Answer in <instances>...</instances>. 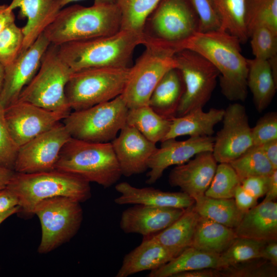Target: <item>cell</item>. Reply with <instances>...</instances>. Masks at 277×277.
Returning <instances> with one entry per match:
<instances>
[{"mask_svg": "<svg viewBox=\"0 0 277 277\" xmlns=\"http://www.w3.org/2000/svg\"><path fill=\"white\" fill-rule=\"evenodd\" d=\"M194 200V208L200 216L233 229L238 226L244 214L233 198L216 199L203 195Z\"/></svg>", "mask_w": 277, "mask_h": 277, "instance_id": "33", "label": "cell"}, {"mask_svg": "<svg viewBox=\"0 0 277 277\" xmlns=\"http://www.w3.org/2000/svg\"><path fill=\"white\" fill-rule=\"evenodd\" d=\"M237 237L234 229L200 216L191 246L220 254Z\"/></svg>", "mask_w": 277, "mask_h": 277, "instance_id": "31", "label": "cell"}, {"mask_svg": "<svg viewBox=\"0 0 277 277\" xmlns=\"http://www.w3.org/2000/svg\"><path fill=\"white\" fill-rule=\"evenodd\" d=\"M266 26L277 33V0H260L252 7L249 33L255 27Z\"/></svg>", "mask_w": 277, "mask_h": 277, "instance_id": "41", "label": "cell"}, {"mask_svg": "<svg viewBox=\"0 0 277 277\" xmlns=\"http://www.w3.org/2000/svg\"><path fill=\"white\" fill-rule=\"evenodd\" d=\"M9 7L13 10L19 8L20 15L27 19L22 28L24 39L21 52L36 41L63 8L59 0H12Z\"/></svg>", "mask_w": 277, "mask_h": 277, "instance_id": "21", "label": "cell"}, {"mask_svg": "<svg viewBox=\"0 0 277 277\" xmlns=\"http://www.w3.org/2000/svg\"><path fill=\"white\" fill-rule=\"evenodd\" d=\"M229 164L240 182L251 176H269L275 170L260 147L257 146H252Z\"/></svg>", "mask_w": 277, "mask_h": 277, "instance_id": "35", "label": "cell"}, {"mask_svg": "<svg viewBox=\"0 0 277 277\" xmlns=\"http://www.w3.org/2000/svg\"><path fill=\"white\" fill-rule=\"evenodd\" d=\"M176 256L152 236H145L138 246L125 255L115 276L127 277L140 272L155 270Z\"/></svg>", "mask_w": 277, "mask_h": 277, "instance_id": "23", "label": "cell"}, {"mask_svg": "<svg viewBox=\"0 0 277 277\" xmlns=\"http://www.w3.org/2000/svg\"><path fill=\"white\" fill-rule=\"evenodd\" d=\"M266 242L237 237L229 247L220 254V268L217 269L260 258L261 250Z\"/></svg>", "mask_w": 277, "mask_h": 277, "instance_id": "36", "label": "cell"}, {"mask_svg": "<svg viewBox=\"0 0 277 277\" xmlns=\"http://www.w3.org/2000/svg\"><path fill=\"white\" fill-rule=\"evenodd\" d=\"M222 121L212 152L217 163H230L253 146L251 128L245 107L238 103L224 109Z\"/></svg>", "mask_w": 277, "mask_h": 277, "instance_id": "14", "label": "cell"}, {"mask_svg": "<svg viewBox=\"0 0 277 277\" xmlns=\"http://www.w3.org/2000/svg\"><path fill=\"white\" fill-rule=\"evenodd\" d=\"M81 0H59L63 8L68 4ZM94 4H114V0H94Z\"/></svg>", "mask_w": 277, "mask_h": 277, "instance_id": "55", "label": "cell"}, {"mask_svg": "<svg viewBox=\"0 0 277 277\" xmlns=\"http://www.w3.org/2000/svg\"><path fill=\"white\" fill-rule=\"evenodd\" d=\"M217 166L212 151L199 153L193 159L172 169L169 183L171 186L180 187L183 192L195 199L205 194Z\"/></svg>", "mask_w": 277, "mask_h": 277, "instance_id": "19", "label": "cell"}, {"mask_svg": "<svg viewBox=\"0 0 277 277\" xmlns=\"http://www.w3.org/2000/svg\"><path fill=\"white\" fill-rule=\"evenodd\" d=\"M69 114L19 100L4 108L5 120L19 147L50 129Z\"/></svg>", "mask_w": 277, "mask_h": 277, "instance_id": "15", "label": "cell"}, {"mask_svg": "<svg viewBox=\"0 0 277 277\" xmlns=\"http://www.w3.org/2000/svg\"><path fill=\"white\" fill-rule=\"evenodd\" d=\"M263 202L275 201L277 198V169L270 175V181L267 191Z\"/></svg>", "mask_w": 277, "mask_h": 277, "instance_id": "52", "label": "cell"}, {"mask_svg": "<svg viewBox=\"0 0 277 277\" xmlns=\"http://www.w3.org/2000/svg\"><path fill=\"white\" fill-rule=\"evenodd\" d=\"M238 237L268 241L277 240V203L262 202L245 212L234 229Z\"/></svg>", "mask_w": 277, "mask_h": 277, "instance_id": "24", "label": "cell"}, {"mask_svg": "<svg viewBox=\"0 0 277 277\" xmlns=\"http://www.w3.org/2000/svg\"><path fill=\"white\" fill-rule=\"evenodd\" d=\"M233 199L238 208L244 213L258 204V199L246 191L241 184L235 189Z\"/></svg>", "mask_w": 277, "mask_h": 277, "instance_id": "46", "label": "cell"}, {"mask_svg": "<svg viewBox=\"0 0 277 277\" xmlns=\"http://www.w3.org/2000/svg\"><path fill=\"white\" fill-rule=\"evenodd\" d=\"M70 137L64 124L58 122L19 147L14 171L34 173L55 169L60 152Z\"/></svg>", "mask_w": 277, "mask_h": 277, "instance_id": "13", "label": "cell"}, {"mask_svg": "<svg viewBox=\"0 0 277 277\" xmlns=\"http://www.w3.org/2000/svg\"><path fill=\"white\" fill-rule=\"evenodd\" d=\"M260 1V0H253V3H254V4H256V3H258Z\"/></svg>", "mask_w": 277, "mask_h": 277, "instance_id": "57", "label": "cell"}, {"mask_svg": "<svg viewBox=\"0 0 277 277\" xmlns=\"http://www.w3.org/2000/svg\"><path fill=\"white\" fill-rule=\"evenodd\" d=\"M270 175L247 177L241 182V185L246 191L258 199L266 194L269 184Z\"/></svg>", "mask_w": 277, "mask_h": 277, "instance_id": "45", "label": "cell"}, {"mask_svg": "<svg viewBox=\"0 0 277 277\" xmlns=\"http://www.w3.org/2000/svg\"><path fill=\"white\" fill-rule=\"evenodd\" d=\"M145 50L130 70L121 96L129 109L148 105L150 96L163 75L177 66L174 55L151 46Z\"/></svg>", "mask_w": 277, "mask_h": 277, "instance_id": "12", "label": "cell"}, {"mask_svg": "<svg viewBox=\"0 0 277 277\" xmlns=\"http://www.w3.org/2000/svg\"><path fill=\"white\" fill-rule=\"evenodd\" d=\"M259 147L274 169H277V140L266 142Z\"/></svg>", "mask_w": 277, "mask_h": 277, "instance_id": "50", "label": "cell"}, {"mask_svg": "<svg viewBox=\"0 0 277 277\" xmlns=\"http://www.w3.org/2000/svg\"><path fill=\"white\" fill-rule=\"evenodd\" d=\"M5 78V67L0 63V94L3 89Z\"/></svg>", "mask_w": 277, "mask_h": 277, "instance_id": "56", "label": "cell"}, {"mask_svg": "<svg viewBox=\"0 0 277 277\" xmlns=\"http://www.w3.org/2000/svg\"><path fill=\"white\" fill-rule=\"evenodd\" d=\"M19 148L5 120L4 108L0 105V165L14 170Z\"/></svg>", "mask_w": 277, "mask_h": 277, "instance_id": "42", "label": "cell"}, {"mask_svg": "<svg viewBox=\"0 0 277 277\" xmlns=\"http://www.w3.org/2000/svg\"><path fill=\"white\" fill-rule=\"evenodd\" d=\"M240 180L229 163L217 165L213 179L205 195L216 199H232Z\"/></svg>", "mask_w": 277, "mask_h": 277, "instance_id": "37", "label": "cell"}, {"mask_svg": "<svg viewBox=\"0 0 277 277\" xmlns=\"http://www.w3.org/2000/svg\"><path fill=\"white\" fill-rule=\"evenodd\" d=\"M142 34L120 30L108 36L65 43L58 46L61 58L73 72L95 67H129Z\"/></svg>", "mask_w": 277, "mask_h": 277, "instance_id": "3", "label": "cell"}, {"mask_svg": "<svg viewBox=\"0 0 277 277\" xmlns=\"http://www.w3.org/2000/svg\"><path fill=\"white\" fill-rule=\"evenodd\" d=\"M13 10L8 5L0 4V33L10 24L15 22Z\"/></svg>", "mask_w": 277, "mask_h": 277, "instance_id": "51", "label": "cell"}, {"mask_svg": "<svg viewBox=\"0 0 277 277\" xmlns=\"http://www.w3.org/2000/svg\"><path fill=\"white\" fill-rule=\"evenodd\" d=\"M111 143L122 174L126 177L143 173L148 169V161L157 148L156 144L127 124Z\"/></svg>", "mask_w": 277, "mask_h": 277, "instance_id": "18", "label": "cell"}, {"mask_svg": "<svg viewBox=\"0 0 277 277\" xmlns=\"http://www.w3.org/2000/svg\"><path fill=\"white\" fill-rule=\"evenodd\" d=\"M199 31V18L190 0H161L145 23L142 45L174 55L177 46Z\"/></svg>", "mask_w": 277, "mask_h": 277, "instance_id": "6", "label": "cell"}, {"mask_svg": "<svg viewBox=\"0 0 277 277\" xmlns=\"http://www.w3.org/2000/svg\"><path fill=\"white\" fill-rule=\"evenodd\" d=\"M174 57L185 85L176 111L175 117H178L192 110L203 109L211 96L220 74L211 63L194 51L182 50Z\"/></svg>", "mask_w": 277, "mask_h": 277, "instance_id": "11", "label": "cell"}, {"mask_svg": "<svg viewBox=\"0 0 277 277\" xmlns=\"http://www.w3.org/2000/svg\"><path fill=\"white\" fill-rule=\"evenodd\" d=\"M276 267L261 258L219 269L221 277H276Z\"/></svg>", "mask_w": 277, "mask_h": 277, "instance_id": "38", "label": "cell"}, {"mask_svg": "<svg viewBox=\"0 0 277 277\" xmlns=\"http://www.w3.org/2000/svg\"><path fill=\"white\" fill-rule=\"evenodd\" d=\"M20 212V207L16 206L4 212L0 213V225L7 218L15 213Z\"/></svg>", "mask_w": 277, "mask_h": 277, "instance_id": "54", "label": "cell"}, {"mask_svg": "<svg viewBox=\"0 0 277 277\" xmlns=\"http://www.w3.org/2000/svg\"><path fill=\"white\" fill-rule=\"evenodd\" d=\"M247 87L253 95L255 107L262 112L271 103L276 92L275 81L268 61L254 58L247 59Z\"/></svg>", "mask_w": 277, "mask_h": 277, "instance_id": "30", "label": "cell"}, {"mask_svg": "<svg viewBox=\"0 0 277 277\" xmlns=\"http://www.w3.org/2000/svg\"><path fill=\"white\" fill-rule=\"evenodd\" d=\"M50 45L43 33L11 64L5 67L4 82L0 94V105L4 108L18 100L22 90L37 73Z\"/></svg>", "mask_w": 277, "mask_h": 277, "instance_id": "16", "label": "cell"}, {"mask_svg": "<svg viewBox=\"0 0 277 277\" xmlns=\"http://www.w3.org/2000/svg\"><path fill=\"white\" fill-rule=\"evenodd\" d=\"M120 195L114 202L120 205H145L186 209L195 203L193 198L184 192H166L152 187L137 188L129 183H120L115 187Z\"/></svg>", "mask_w": 277, "mask_h": 277, "instance_id": "22", "label": "cell"}, {"mask_svg": "<svg viewBox=\"0 0 277 277\" xmlns=\"http://www.w3.org/2000/svg\"><path fill=\"white\" fill-rule=\"evenodd\" d=\"M240 44L237 38L220 30L199 31L177 46L175 53L186 49L203 56L219 71L225 97L232 101H244L248 94V65L241 53Z\"/></svg>", "mask_w": 277, "mask_h": 277, "instance_id": "1", "label": "cell"}, {"mask_svg": "<svg viewBox=\"0 0 277 277\" xmlns=\"http://www.w3.org/2000/svg\"><path fill=\"white\" fill-rule=\"evenodd\" d=\"M185 91L182 73L177 68L169 70L154 89L148 105L157 113L167 119L176 116Z\"/></svg>", "mask_w": 277, "mask_h": 277, "instance_id": "26", "label": "cell"}, {"mask_svg": "<svg viewBox=\"0 0 277 277\" xmlns=\"http://www.w3.org/2000/svg\"><path fill=\"white\" fill-rule=\"evenodd\" d=\"M173 277H221L219 269L204 268L179 273Z\"/></svg>", "mask_w": 277, "mask_h": 277, "instance_id": "49", "label": "cell"}, {"mask_svg": "<svg viewBox=\"0 0 277 277\" xmlns=\"http://www.w3.org/2000/svg\"><path fill=\"white\" fill-rule=\"evenodd\" d=\"M199 217L193 205L168 227L151 236L177 255L191 246Z\"/></svg>", "mask_w": 277, "mask_h": 277, "instance_id": "28", "label": "cell"}, {"mask_svg": "<svg viewBox=\"0 0 277 277\" xmlns=\"http://www.w3.org/2000/svg\"><path fill=\"white\" fill-rule=\"evenodd\" d=\"M249 37L254 58L267 61L277 58V33L266 26H258L251 31Z\"/></svg>", "mask_w": 277, "mask_h": 277, "instance_id": "40", "label": "cell"}, {"mask_svg": "<svg viewBox=\"0 0 277 277\" xmlns=\"http://www.w3.org/2000/svg\"><path fill=\"white\" fill-rule=\"evenodd\" d=\"M130 67H95L73 72L65 87L71 110L78 111L121 95Z\"/></svg>", "mask_w": 277, "mask_h": 277, "instance_id": "7", "label": "cell"}, {"mask_svg": "<svg viewBox=\"0 0 277 277\" xmlns=\"http://www.w3.org/2000/svg\"><path fill=\"white\" fill-rule=\"evenodd\" d=\"M220 268V254L190 246L160 267L150 271L148 277H173L182 272Z\"/></svg>", "mask_w": 277, "mask_h": 277, "instance_id": "29", "label": "cell"}, {"mask_svg": "<svg viewBox=\"0 0 277 277\" xmlns=\"http://www.w3.org/2000/svg\"><path fill=\"white\" fill-rule=\"evenodd\" d=\"M121 16L114 4L62 8L45 29L51 44H62L114 34L121 30Z\"/></svg>", "mask_w": 277, "mask_h": 277, "instance_id": "2", "label": "cell"}, {"mask_svg": "<svg viewBox=\"0 0 277 277\" xmlns=\"http://www.w3.org/2000/svg\"><path fill=\"white\" fill-rule=\"evenodd\" d=\"M24 34L22 28L14 22L0 33V63L5 67L11 64L21 52Z\"/></svg>", "mask_w": 277, "mask_h": 277, "instance_id": "39", "label": "cell"}, {"mask_svg": "<svg viewBox=\"0 0 277 277\" xmlns=\"http://www.w3.org/2000/svg\"><path fill=\"white\" fill-rule=\"evenodd\" d=\"M171 123V120L161 116L149 105L129 109L126 117L127 125L135 128L154 144L164 140Z\"/></svg>", "mask_w": 277, "mask_h": 277, "instance_id": "32", "label": "cell"}, {"mask_svg": "<svg viewBox=\"0 0 277 277\" xmlns=\"http://www.w3.org/2000/svg\"><path fill=\"white\" fill-rule=\"evenodd\" d=\"M200 21V32L220 30V22L211 0H190Z\"/></svg>", "mask_w": 277, "mask_h": 277, "instance_id": "44", "label": "cell"}, {"mask_svg": "<svg viewBox=\"0 0 277 277\" xmlns=\"http://www.w3.org/2000/svg\"><path fill=\"white\" fill-rule=\"evenodd\" d=\"M73 71L61 58L58 46L51 44L45 51L39 68L17 100L45 109L70 113L65 87Z\"/></svg>", "mask_w": 277, "mask_h": 277, "instance_id": "8", "label": "cell"}, {"mask_svg": "<svg viewBox=\"0 0 277 277\" xmlns=\"http://www.w3.org/2000/svg\"><path fill=\"white\" fill-rule=\"evenodd\" d=\"M224 112L223 109L213 108L205 112L200 108L174 117L171 119L169 130L164 140L186 135L211 136L215 126L222 121Z\"/></svg>", "mask_w": 277, "mask_h": 277, "instance_id": "27", "label": "cell"}, {"mask_svg": "<svg viewBox=\"0 0 277 277\" xmlns=\"http://www.w3.org/2000/svg\"><path fill=\"white\" fill-rule=\"evenodd\" d=\"M253 146L277 140V113L269 112L260 117L255 125L251 128Z\"/></svg>", "mask_w": 277, "mask_h": 277, "instance_id": "43", "label": "cell"}, {"mask_svg": "<svg viewBox=\"0 0 277 277\" xmlns=\"http://www.w3.org/2000/svg\"><path fill=\"white\" fill-rule=\"evenodd\" d=\"M260 258L277 266V240L266 242L261 250Z\"/></svg>", "mask_w": 277, "mask_h": 277, "instance_id": "48", "label": "cell"}, {"mask_svg": "<svg viewBox=\"0 0 277 277\" xmlns=\"http://www.w3.org/2000/svg\"><path fill=\"white\" fill-rule=\"evenodd\" d=\"M16 196L20 212L31 215L42 201L56 196H65L80 203L91 196L90 183L74 174L54 169L19 173L15 172L6 187Z\"/></svg>", "mask_w": 277, "mask_h": 277, "instance_id": "4", "label": "cell"}, {"mask_svg": "<svg viewBox=\"0 0 277 277\" xmlns=\"http://www.w3.org/2000/svg\"><path fill=\"white\" fill-rule=\"evenodd\" d=\"M185 209L134 204L123 211L120 228L126 233H137L143 237L150 236L170 225Z\"/></svg>", "mask_w": 277, "mask_h": 277, "instance_id": "20", "label": "cell"}, {"mask_svg": "<svg viewBox=\"0 0 277 277\" xmlns=\"http://www.w3.org/2000/svg\"><path fill=\"white\" fill-rule=\"evenodd\" d=\"M161 0H114L121 16V30L142 34L145 23Z\"/></svg>", "mask_w": 277, "mask_h": 277, "instance_id": "34", "label": "cell"}, {"mask_svg": "<svg viewBox=\"0 0 277 277\" xmlns=\"http://www.w3.org/2000/svg\"><path fill=\"white\" fill-rule=\"evenodd\" d=\"M55 169L105 188L115 184L122 176L111 142H90L71 137L60 152Z\"/></svg>", "mask_w": 277, "mask_h": 277, "instance_id": "5", "label": "cell"}, {"mask_svg": "<svg viewBox=\"0 0 277 277\" xmlns=\"http://www.w3.org/2000/svg\"><path fill=\"white\" fill-rule=\"evenodd\" d=\"M14 172L13 170L7 168L0 165V190L7 186Z\"/></svg>", "mask_w": 277, "mask_h": 277, "instance_id": "53", "label": "cell"}, {"mask_svg": "<svg viewBox=\"0 0 277 277\" xmlns=\"http://www.w3.org/2000/svg\"><path fill=\"white\" fill-rule=\"evenodd\" d=\"M220 22V30L245 43L249 38V24L253 0H211Z\"/></svg>", "mask_w": 277, "mask_h": 277, "instance_id": "25", "label": "cell"}, {"mask_svg": "<svg viewBox=\"0 0 277 277\" xmlns=\"http://www.w3.org/2000/svg\"><path fill=\"white\" fill-rule=\"evenodd\" d=\"M128 110L121 95L71 112L62 121L71 137L94 143L111 142L126 124Z\"/></svg>", "mask_w": 277, "mask_h": 277, "instance_id": "9", "label": "cell"}, {"mask_svg": "<svg viewBox=\"0 0 277 277\" xmlns=\"http://www.w3.org/2000/svg\"><path fill=\"white\" fill-rule=\"evenodd\" d=\"M80 203L61 196L44 200L35 206L33 214L38 217L42 229L38 253H49L74 236L83 219Z\"/></svg>", "mask_w": 277, "mask_h": 277, "instance_id": "10", "label": "cell"}, {"mask_svg": "<svg viewBox=\"0 0 277 277\" xmlns=\"http://www.w3.org/2000/svg\"><path fill=\"white\" fill-rule=\"evenodd\" d=\"M214 140L212 136H197L181 141L175 138L162 141L161 147H157L148 161L150 170L146 183L156 182L171 166L184 164L199 153L212 151Z\"/></svg>", "mask_w": 277, "mask_h": 277, "instance_id": "17", "label": "cell"}, {"mask_svg": "<svg viewBox=\"0 0 277 277\" xmlns=\"http://www.w3.org/2000/svg\"><path fill=\"white\" fill-rule=\"evenodd\" d=\"M18 206L15 194L7 187L0 190V213Z\"/></svg>", "mask_w": 277, "mask_h": 277, "instance_id": "47", "label": "cell"}]
</instances>
